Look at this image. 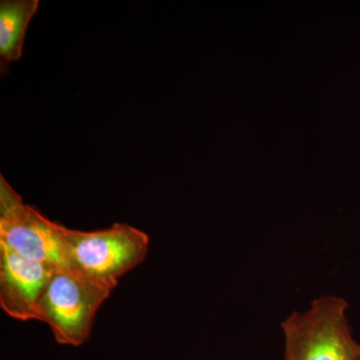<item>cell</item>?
Instances as JSON below:
<instances>
[{
	"label": "cell",
	"instance_id": "cell-4",
	"mask_svg": "<svg viewBox=\"0 0 360 360\" xmlns=\"http://www.w3.org/2000/svg\"><path fill=\"white\" fill-rule=\"evenodd\" d=\"M0 243L22 257L70 269L58 222L26 205L4 175H0Z\"/></svg>",
	"mask_w": 360,
	"mask_h": 360
},
{
	"label": "cell",
	"instance_id": "cell-2",
	"mask_svg": "<svg viewBox=\"0 0 360 360\" xmlns=\"http://www.w3.org/2000/svg\"><path fill=\"white\" fill-rule=\"evenodd\" d=\"M118 284L68 269H56L39 302V321L58 345L82 347L94 329L97 311Z\"/></svg>",
	"mask_w": 360,
	"mask_h": 360
},
{
	"label": "cell",
	"instance_id": "cell-3",
	"mask_svg": "<svg viewBox=\"0 0 360 360\" xmlns=\"http://www.w3.org/2000/svg\"><path fill=\"white\" fill-rule=\"evenodd\" d=\"M70 269L98 281L118 284L120 277L148 257L149 236L127 224L101 231L71 229L58 222Z\"/></svg>",
	"mask_w": 360,
	"mask_h": 360
},
{
	"label": "cell",
	"instance_id": "cell-5",
	"mask_svg": "<svg viewBox=\"0 0 360 360\" xmlns=\"http://www.w3.org/2000/svg\"><path fill=\"white\" fill-rule=\"evenodd\" d=\"M56 269L22 257L0 243L1 309L15 321H39L40 300Z\"/></svg>",
	"mask_w": 360,
	"mask_h": 360
},
{
	"label": "cell",
	"instance_id": "cell-6",
	"mask_svg": "<svg viewBox=\"0 0 360 360\" xmlns=\"http://www.w3.org/2000/svg\"><path fill=\"white\" fill-rule=\"evenodd\" d=\"M39 8V0H1L0 1V70L8 71L9 65L22 58L26 30Z\"/></svg>",
	"mask_w": 360,
	"mask_h": 360
},
{
	"label": "cell",
	"instance_id": "cell-1",
	"mask_svg": "<svg viewBox=\"0 0 360 360\" xmlns=\"http://www.w3.org/2000/svg\"><path fill=\"white\" fill-rule=\"evenodd\" d=\"M348 309L342 297L322 295L309 309L284 319V360H360V343L352 335Z\"/></svg>",
	"mask_w": 360,
	"mask_h": 360
}]
</instances>
